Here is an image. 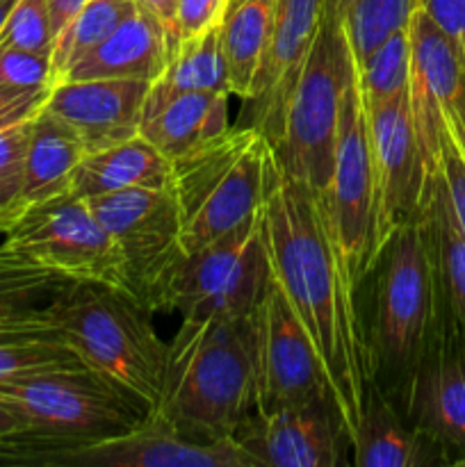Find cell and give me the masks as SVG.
<instances>
[{"label":"cell","instance_id":"obj_1","mask_svg":"<svg viewBox=\"0 0 465 467\" xmlns=\"http://www.w3.org/2000/svg\"><path fill=\"white\" fill-rule=\"evenodd\" d=\"M269 269L313 340L349 441L372 381L358 292L328 235L319 196L274 164L263 203Z\"/></svg>","mask_w":465,"mask_h":467},{"label":"cell","instance_id":"obj_42","mask_svg":"<svg viewBox=\"0 0 465 467\" xmlns=\"http://www.w3.org/2000/svg\"><path fill=\"white\" fill-rule=\"evenodd\" d=\"M18 429H23L21 418H18V415L14 413L9 406H5L3 401H0V438H5V436H9V433L18 431Z\"/></svg>","mask_w":465,"mask_h":467},{"label":"cell","instance_id":"obj_11","mask_svg":"<svg viewBox=\"0 0 465 467\" xmlns=\"http://www.w3.org/2000/svg\"><path fill=\"white\" fill-rule=\"evenodd\" d=\"M87 201L121 254L128 296L150 313L160 281L182 255L181 217L171 185L132 187Z\"/></svg>","mask_w":465,"mask_h":467},{"label":"cell","instance_id":"obj_10","mask_svg":"<svg viewBox=\"0 0 465 467\" xmlns=\"http://www.w3.org/2000/svg\"><path fill=\"white\" fill-rule=\"evenodd\" d=\"M3 235L18 254L68 281L114 287L128 295L126 267L117 244L89 201L73 192L26 205Z\"/></svg>","mask_w":465,"mask_h":467},{"label":"cell","instance_id":"obj_40","mask_svg":"<svg viewBox=\"0 0 465 467\" xmlns=\"http://www.w3.org/2000/svg\"><path fill=\"white\" fill-rule=\"evenodd\" d=\"M176 3L178 0H135L137 7L146 9L149 14H153L162 27L167 30L169 44H171V53L176 50L178 46V36H176Z\"/></svg>","mask_w":465,"mask_h":467},{"label":"cell","instance_id":"obj_26","mask_svg":"<svg viewBox=\"0 0 465 467\" xmlns=\"http://www.w3.org/2000/svg\"><path fill=\"white\" fill-rule=\"evenodd\" d=\"M276 0H237L226 7L219 26L231 94L240 100L251 96L258 68L267 53Z\"/></svg>","mask_w":465,"mask_h":467},{"label":"cell","instance_id":"obj_2","mask_svg":"<svg viewBox=\"0 0 465 467\" xmlns=\"http://www.w3.org/2000/svg\"><path fill=\"white\" fill-rule=\"evenodd\" d=\"M258 409L255 315L242 319H182L169 342L162 400L155 409L191 441L235 436Z\"/></svg>","mask_w":465,"mask_h":467},{"label":"cell","instance_id":"obj_17","mask_svg":"<svg viewBox=\"0 0 465 467\" xmlns=\"http://www.w3.org/2000/svg\"><path fill=\"white\" fill-rule=\"evenodd\" d=\"M365 112L377 173L381 235L388 242L399 226L422 219L431 192L410 121L408 87L386 103L365 108Z\"/></svg>","mask_w":465,"mask_h":467},{"label":"cell","instance_id":"obj_7","mask_svg":"<svg viewBox=\"0 0 465 467\" xmlns=\"http://www.w3.org/2000/svg\"><path fill=\"white\" fill-rule=\"evenodd\" d=\"M356 73L336 0H324L322 21L299 73L281 144L274 149L283 171L324 194L333 171L342 99Z\"/></svg>","mask_w":465,"mask_h":467},{"label":"cell","instance_id":"obj_22","mask_svg":"<svg viewBox=\"0 0 465 467\" xmlns=\"http://www.w3.org/2000/svg\"><path fill=\"white\" fill-rule=\"evenodd\" d=\"M87 155L85 141L64 119L41 109L30 121L23 162V208L71 192L73 173Z\"/></svg>","mask_w":465,"mask_h":467},{"label":"cell","instance_id":"obj_6","mask_svg":"<svg viewBox=\"0 0 465 467\" xmlns=\"http://www.w3.org/2000/svg\"><path fill=\"white\" fill-rule=\"evenodd\" d=\"M276 153L253 126L237 123L171 160L182 254L201 249L260 214Z\"/></svg>","mask_w":465,"mask_h":467},{"label":"cell","instance_id":"obj_19","mask_svg":"<svg viewBox=\"0 0 465 467\" xmlns=\"http://www.w3.org/2000/svg\"><path fill=\"white\" fill-rule=\"evenodd\" d=\"M149 89L150 82L144 80H59L46 108L64 119L91 153L140 135Z\"/></svg>","mask_w":465,"mask_h":467},{"label":"cell","instance_id":"obj_37","mask_svg":"<svg viewBox=\"0 0 465 467\" xmlns=\"http://www.w3.org/2000/svg\"><path fill=\"white\" fill-rule=\"evenodd\" d=\"M228 0H178L176 3V36L178 44L219 26L226 14Z\"/></svg>","mask_w":465,"mask_h":467},{"label":"cell","instance_id":"obj_4","mask_svg":"<svg viewBox=\"0 0 465 467\" xmlns=\"http://www.w3.org/2000/svg\"><path fill=\"white\" fill-rule=\"evenodd\" d=\"M41 310L85 368L146 410L160 404L169 345L155 333L149 310L132 296L114 287L67 281Z\"/></svg>","mask_w":465,"mask_h":467},{"label":"cell","instance_id":"obj_45","mask_svg":"<svg viewBox=\"0 0 465 467\" xmlns=\"http://www.w3.org/2000/svg\"><path fill=\"white\" fill-rule=\"evenodd\" d=\"M456 467H465V459L459 461V463H456Z\"/></svg>","mask_w":465,"mask_h":467},{"label":"cell","instance_id":"obj_24","mask_svg":"<svg viewBox=\"0 0 465 467\" xmlns=\"http://www.w3.org/2000/svg\"><path fill=\"white\" fill-rule=\"evenodd\" d=\"M228 103V91H191L176 96L141 121L140 135L169 160H176L231 128Z\"/></svg>","mask_w":465,"mask_h":467},{"label":"cell","instance_id":"obj_44","mask_svg":"<svg viewBox=\"0 0 465 467\" xmlns=\"http://www.w3.org/2000/svg\"><path fill=\"white\" fill-rule=\"evenodd\" d=\"M14 3H16V0H0V27H3L5 18H7L9 9H12Z\"/></svg>","mask_w":465,"mask_h":467},{"label":"cell","instance_id":"obj_28","mask_svg":"<svg viewBox=\"0 0 465 467\" xmlns=\"http://www.w3.org/2000/svg\"><path fill=\"white\" fill-rule=\"evenodd\" d=\"M424 222H427L433 263H436L438 285L450 308L465 327V235L451 213L442 178L433 187L431 201L424 210Z\"/></svg>","mask_w":465,"mask_h":467},{"label":"cell","instance_id":"obj_5","mask_svg":"<svg viewBox=\"0 0 465 467\" xmlns=\"http://www.w3.org/2000/svg\"><path fill=\"white\" fill-rule=\"evenodd\" d=\"M372 274H377L374 313L369 328H365L372 381L404 413L413 372L440 304L424 214L388 237Z\"/></svg>","mask_w":465,"mask_h":467},{"label":"cell","instance_id":"obj_30","mask_svg":"<svg viewBox=\"0 0 465 467\" xmlns=\"http://www.w3.org/2000/svg\"><path fill=\"white\" fill-rule=\"evenodd\" d=\"M68 278L41 267L3 242L0 244V322L36 310V301L55 295Z\"/></svg>","mask_w":465,"mask_h":467},{"label":"cell","instance_id":"obj_12","mask_svg":"<svg viewBox=\"0 0 465 467\" xmlns=\"http://www.w3.org/2000/svg\"><path fill=\"white\" fill-rule=\"evenodd\" d=\"M408 39L410 121L422 153L429 192L433 194V187L442 178V141L447 119L454 112L456 100L465 89V53L419 7L410 14Z\"/></svg>","mask_w":465,"mask_h":467},{"label":"cell","instance_id":"obj_35","mask_svg":"<svg viewBox=\"0 0 465 467\" xmlns=\"http://www.w3.org/2000/svg\"><path fill=\"white\" fill-rule=\"evenodd\" d=\"M0 85L16 89H53V55L0 46Z\"/></svg>","mask_w":465,"mask_h":467},{"label":"cell","instance_id":"obj_21","mask_svg":"<svg viewBox=\"0 0 465 467\" xmlns=\"http://www.w3.org/2000/svg\"><path fill=\"white\" fill-rule=\"evenodd\" d=\"M171 55L167 30L162 23L137 7L82 59H78L62 80H144L153 82L167 67Z\"/></svg>","mask_w":465,"mask_h":467},{"label":"cell","instance_id":"obj_13","mask_svg":"<svg viewBox=\"0 0 465 467\" xmlns=\"http://www.w3.org/2000/svg\"><path fill=\"white\" fill-rule=\"evenodd\" d=\"M404 415L447 451L451 465L465 459V327L442 292Z\"/></svg>","mask_w":465,"mask_h":467},{"label":"cell","instance_id":"obj_32","mask_svg":"<svg viewBox=\"0 0 465 467\" xmlns=\"http://www.w3.org/2000/svg\"><path fill=\"white\" fill-rule=\"evenodd\" d=\"M408 68L410 39L408 27H404V30L388 36L363 62L356 64V78H358L365 108L381 105L386 100L395 99L401 91H406V87H408Z\"/></svg>","mask_w":465,"mask_h":467},{"label":"cell","instance_id":"obj_38","mask_svg":"<svg viewBox=\"0 0 465 467\" xmlns=\"http://www.w3.org/2000/svg\"><path fill=\"white\" fill-rule=\"evenodd\" d=\"M50 89H16L0 85V128L32 121L46 108Z\"/></svg>","mask_w":465,"mask_h":467},{"label":"cell","instance_id":"obj_46","mask_svg":"<svg viewBox=\"0 0 465 467\" xmlns=\"http://www.w3.org/2000/svg\"><path fill=\"white\" fill-rule=\"evenodd\" d=\"M231 3H237V0H228V5H231Z\"/></svg>","mask_w":465,"mask_h":467},{"label":"cell","instance_id":"obj_20","mask_svg":"<svg viewBox=\"0 0 465 467\" xmlns=\"http://www.w3.org/2000/svg\"><path fill=\"white\" fill-rule=\"evenodd\" d=\"M351 454L358 467L451 465L447 451L415 427L374 381L365 390L358 427L351 436Z\"/></svg>","mask_w":465,"mask_h":467},{"label":"cell","instance_id":"obj_15","mask_svg":"<svg viewBox=\"0 0 465 467\" xmlns=\"http://www.w3.org/2000/svg\"><path fill=\"white\" fill-rule=\"evenodd\" d=\"M237 445L260 467H337L351 451L336 401L322 400L276 410H255L237 427Z\"/></svg>","mask_w":465,"mask_h":467},{"label":"cell","instance_id":"obj_34","mask_svg":"<svg viewBox=\"0 0 465 467\" xmlns=\"http://www.w3.org/2000/svg\"><path fill=\"white\" fill-rule=\"evenodd\" d=\"M30 121L12 128H0V226H9L23 210V162Z\"/></svg>","mask_w":465,"mask_h":467},{"label":"cell","instance_id":"obj_41","mask_svg":"<svg viewBox=\"0 0 465 467\" xmlns=\"http://www.w3.org/2000/svg\"><path fill=\"white\" fill-rule=\"evenodd\" d=\"M46 3H48L50 23H53L55 39H57L59 32L78 16V12L85 7L87 0H46Z\"/></svg>","mask_w":465,"mask_h":467},{"label":"cell","instance_id":"obj_9","mask_svg":"<svg viewBox=\"0 0 465 467\" xmlns=\"http://www.w3.org/2000/svg\"><path fill=\"white\" fill-rule=\"evenodd\" d=\"M328 235L356 292L372 276L386 240L378 217V187L369 146L367 112L358 78H351L342 99L333 171L319 196Z\"/></svg>","mask_w":465,"mask_h":467},{"label":"cell","instance_id":"obj_18","mask_svg":"<svg viewBox=\"0 0 465 467\" xmlns=\"http://www.w3.org/2000/svg\"><path fill=\"white\" fill-rule=\"evenodd\" d=\"M324 0H276L267 53L258 68L242 123L263 132L276 149L285 130L287 105L322 21Z\"/></svg>","mask_w":465,"mask_h":467},{"label":"cell","instance_id":"obj_43","mask_svg":"<svg viewBox=\"0 0 465 467\" xmlns=\"http://www.w3.org/2000/svg\"><path fill=\"white\" fill-rule=\"evenodd\" d=\"M454 121H456V126H459L460 137H463V141H465V89H463V94L459 96V100H456Z\"/></svg>","mask_w":465,"mask_h":467},{"label":"cell","instance_id":"obj_33","mask_svg":"<svg viewBox=\"0 0 465 467\" xmlns=\"http://www.w3.org/2000/svg\"><path fill=\"white\" fill-rule=\"evenodd\" d=\"M0 46L53 55L55 32L46 0H16L0 27Z\"/></svg>","mask_w":465,"mask_h":467},{"label":"cell","instance_id":"obj_29","mask_svg":"<svg viewBox=\"0 0 465 467\" xmlns=\"http://www.w3.org/2000/svg\"><path fill=\"white\" fill-rule=\"evenodd\" d=\"M336 5L351 57L354 64H360L388 36L408 27L418 0H336Z\"/></svg>","mask_w":465,"mask_h":467},{"label":"cell","instance_id":"obj_8","mask_svg":"<svg viewBox=\"0 0 465 467\" xmlns=\"http://www.w3.org/2000/svg\"><path fill=\"white\" fill-rule=\"evenodd\" d=\"M272 283L263 210L219 240L182 254L150 301L153 313L181 319H242L258 310Z\"/></svg>","mask_w":465,"mask_h":467},{"label":"cell","instance_id":"obj_27","mask_svg":"<svg viewBox=\"0 0 465 467\" xmlns=\"http://www.w3.org/2000/svg\"><path fill=\"white\" fill-rule=\"evenodd\" d=\"M82 365L62 333L46 319L41 306L30 315L0 322V383Z\"/></svg>","mask_w":465,"mask_h":467},{"label":"cell","instance_id":"obj_31","mask_svg":"<svg viewBox=\"0 0 465 467\" xmlns=\"http://www.w3.org/2000/svg\"><path fill=\"white\" fill-rule=\"evenodd\" d=\"M132 9L135 0H87L78 16L55 39V82L62 80L68 68L98 46Z\"/></svg>","mask_w":465,"mask_h":467},{"label":"cell","instance_id":"obj_14","mask_svg":"<svg viewBox=\"0 0 465 467\" xmlns=\"http://www.w3.org/2000/svg\"><path fill=\"white\" fill-rule=\"evenodd\" d=\"M255 345H258V409L255 410L267 413L285 406L333 400L317 349L274 278L255 310Z\"/></svg>","mask_w":465,"mask_h":467},{"label":"cell","instance_id":"obj_36","mask_svg":"<svg viewBox=\"0 0 465 467\" xmlns=\"http://www.w3.org/2000/svg\"><path fill=\"white\" fill-rule=\"evenodd\" d=\"M442 181L450 196L451 213L465 235V141L454 121V112L447 119V132L442 141Z\"/></svg>","mask_w":465,"mask_h":467},{"label":"cell","instance_id":"obj_25","mask_svg":"<svg viewBox=\"0 0 465 467\" xmlns=\"http://www.w3.org/2000/svg\"><path fill=\"white\" fill-rule=\"evenodd\" d=\"M219 26L176 46V50L169 55L167 67L150 82L144 103V119L158 112L164 103L176 96L191 94V91H228L231 94Z\"/></svg>","mask_w":465,"mask_h":467},{"label":"cell","instance_id":"obj_16","mask_svg":"<svg viewBox=\"0 0 465 467\" xmlns=\"http://www.w3.org/2000/svg\"><path fill=\"white\" fill-rule=\"evenodd\" d=\"M46 467H260L235 438L214 442L191 441L171 427L158 410H149L126 433L57 451Z\"/></svg>","mask_w":465,"mask_h":467},{"label":"cell","instance_id":"obj_39","mask_svg":"<svg viewBox=\"0 0 465 467\" xmlns=\"http://www.w3.org/2000/svg\"><path fill=\"white\" fill-rule=\"evenodd\" d=\"M418 7L424 9L465 53V0H418Z\"/></svg>","mask_w":465,"mask_h":467},{"label":"cell","instance_id":"obj_3","mask_svg":"<svg viewBox=\"0 0 465 467\" xmlns=\"http://www.w3.org/2000/svg\"><path fill=\"white\" fill-rule=\"evenodd\" d=\"M0 401L23 429L0 438V465H36L130 431L149 410L85 365L27 374L0 383Z\"/></svg>","mask_w":465,"mask_h":467},{"label":"cell","instance_id":"obj_23","mask_svg":"<svg viewBox=\"0 0 465 467\" xmlns=\"http://www.w3.org/2000/svg\"><path fill=\"white\" fill-rule=\"evenodd\" d=\"M171 185V160L141 135L91 150L73 173L71 192L82 199L132 190V187Z\"/></svg>","mask_w":465,"mask_h":467},{"label":"cell","instance_id":"obj_47","mask_svg":"<svg viewBox=\"0 0 465 467\" xmlns=\"http://www.w3.org/2000/svg\"><path fill=\"white\" fill-rule=\"evenodd\" d=\"M0 235H3V226H0Z\"/></svg>","mask_w":465,"mask_h":467}]
</instances>
